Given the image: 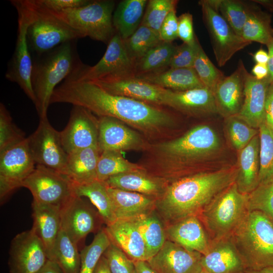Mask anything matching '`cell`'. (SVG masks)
Returning a JSON list of instances; mask_svg holds the SVG:
<instances>
[{"instance_id": "cell-1", "label": "cell", "mask_w": 273, "mask_h": 273, "mask_svg": "<svg viewBox=\"0 0 273 273\" xmlns=\"http://www.w3.org/2000/svg\"><path fill=\"white\" fill-rule=\"evenodd\" d=\"M56 103L82 107L99 117L116 118L150 135L164 131L174 122L172 114L161 106L112 94L72 73L55 88L50 103Z\"/></svg>"}, {"instance_id": "cell-2", "label": "cell", "mask_w": 273, "mask_h": 273, "mask_svg": "<svg viewBox=\"0 0 273 273\" xmlns=\"http://www.w3.org/2000/svg\"><path fill=\"white\" fill-rule=\"evenodd\" d=\"M237 166L201 171L167 184L156 198L155 209L168 225L198 215L221 192L235 182Z\"/></svg>"}, {"instance_id": "cell-3", "label": "cell", "mask_w": 273, "mask_h": 273, "mask_svg": "<svg viewBox=\"0 0 273 273\" xmlns=\"http://www.w3.org/2000/svg\"><path fill=\"white\" fill-rule=\"evenodd\" d=\"M220 146L219 139L212 127L197 125L180 137L149 145L146 171L167 184L188 175L189 170L217 151Z\"/></svg>"}, {"instance_id": "cell-4", "label": "cell", "mask_w": 273, "mask_h": 273, "mask_svg": "<svg viewBox=\"0 0 273 273\" xmlns=\"http://www.w3.org/2000/svg\"><path fill=\"white\" fill-rule=\"evenodd\" d=\"M73 41L64 43L37 56L33 62L31 82L34 104L39 119L48 117V109L55 88L71 73L79 61Z\"/></svg>"}, {"instance_id": "cell-5", "label": "cell", "mask_w": 273, "mask_h": 273, "mask_svg": "<svg viewBox=\"0 0 273 273\" xmlns=\"http://www.w3.org/2000/svg\"><path fill=\"white\" fill-rule=\"evenodd\" d=\"M231 237L247 269L273 266V223L263 213L248 210Z\"/></svg>"}, {"instance_id": "cell-6", "label": "cell", "mask_w": 273, "mask_h": 273, "mask_svg": "<svg viewBox=\"0 0 273 273\" xmlns=\"http://www.w3.org/2000/svg\"><path fill=\"white\" fill-rule=\"evenodd\" d=\"M248 194L234 182L218 194L198 215L211 241L231 236L247 211Z\"/></svg>"}, {"instance_id": "cell-7", "label": "cell", "mask_w": 273, "mask_h": 273, "mask_svg": "<svg viewBox=\"0 0 273 273\" xmlns=\"http://www.w3.org/2000/svg\"><path fill=\"white\" fill-rule=\"evenodd\" d=\"M115 4L112 0H96L77 8L49 10L83 37L88 36L108 44L116 33L113 23Z\"/></svg>"}, {"instance_id": "cell-8", "label": "cell", "mask_w": 273, "mask_h": 273, "mask_svg": "<svg viewBox=\"0 0 273 273\" xmlns=\"http://www.w3.org/2000/svg\"><path fill=\"white\" fill-rule=\"evenodd\" d=\"M33 13L27 31L30 51L41 55L67 42L83 38L78 31L55 16L38 0H29Z\"/></svg>"}, {"instance_id": "cell-9", "label": "cell", "mask_w": 273, "mask_h": 273, "mask_svg": "<svg viewBox=\"0 0 273 273\" xmlns=\"http://www.w3.org/2000/svg\"><path fill=\"white\" fill-rule=\"evenodd\" d=\"M18 13V31L14 53L5 74L6 78L18 84L26 95L35 102L31 77L33 69L27 31L33 18L29 0L10 1Z\"/></svg>"}, {"instance_id": "cell-10", "label": "cell", "mask_w": 273, "mask_h": 273, "mask_svg": "<svg viewBox=\"0 0 273 273\" xmlns=\"http://www.w3.org/2000/svg\"><path fill=\"white\" fill-rule=\"evenodd\" d=\"M72 73L86 81L132 77L135 76V62L128 56L124 40L116 32L108 43L104 55L96 65L89 66L79 60Z\"/></svg>"}, {"instance_id": "cell-11", "label": "cell", "mask_w": 273, "mask_h": 273, "mask_svg": "<svg viewBox=\"0 0 273 273\" xmlns=\"http://www.w3.org/2000/svg\"><path fill=\"white\" fill-rule=\"evenodd\" d=\"M22 187L31 193L33 201L61 208L75 194L73 184L65 175L36 165Z\"/></svg>"}, {"instance_id": "cell-12", "label": "cell", "mask_w": 273, "mask_h": 273, "mask_svg": "<svg viewBox=\"0 0 273 273\" xmlns=\"http://www.w3.org/2000/svg\"><path fill=\"white\" fill-rule=\"evenodd\" d=\"M198 4L201 8L203 20L209 33L215 60L218 65L222 67L236 53L251 42L238 35L205 0L199 1Z\"/></svg>"}, {"instance_id": "cell-13", "label": "cell", "mask_w": 273, "mask_h": 273, "mask_svg": "<svg viewBox=\"0 0 273 273\" xmlns=\"http://www.w3.org/2000/svg\"><path fill=\"white\" fill-rule=\"evenodd\" d=\"M36 164L27 138L0 153V198L3 202L16 190L22 187Z\"/></svg>"}, {"instance_id": "cell-14", "label": "cell", "mask_w": 273, "mask_h": 273, "mask_svg": "<svg viewBox=\"0 0 273 273\" xmlns=\"http://www.w3.org/2000/svg\"><path fill=\"white\" fill-rule=\"evenodd\" d=\"M27 138L36 165L65 174L68 154L63 148L60 131L52 126L48 117L39 119L37 128Z\"/></svg>"}, {"instance_id": "cell-15", "label": "cell", "mask_w": 273, "mask_h": 273, "mask_svg": "<svg viewBox=\"0 0 273 273\" xmlns=\"http://www.w3.org/2000/svg\"><path fill=\"white\" fill-rule=\"evenodd\" d=\"M48 260L43 243L31 229L18 234L12 240L8 262L10 273H37Z\"/></svg>"}, {"instance_id": "cell-16", "label": "cell", "mask_w": 273, "mask_h": 273, "mask_svg": "<svg viewBox=\"0 0 273 273\" xmlns=\"http://www.w3.org/2000/svg\"><path fill=\"white\" fill-rule=\"evenodd\" d=\"M60 132L63 148L67 154L98 147L99 119L87 109L73 106L67 124Z\"/></svg>"}, {"instance_id": "cell-17", "label": "cell", "mask_w": 273, "mask_h": 273, "mask_svg": "<svg viewBox=\"0 0 273 273\" xmlns=\"http://www.w3.org/2000/svg\"><path fill=\"white\" fill-rule=\"evenodd\" d=\"M202 254L166 240L148 263L156 273H203Z\"/></svg>"}, {"instance_id": "cell-18", "label": "cell", "mask_w": 273, "mask_h": 273, "mask_svg": "<svg viewBox=\"0 0 273 273\" xmlns=\"http://www.w3.org/2000/svg\"><path fill=\"white\" fill-rule=\"evenodd\" d=\"M123 123L113 117L99 118L98 147L101 152L147 149L149 145L140 134Z\"/></svg>"}, {"instance_id": "cell-19", "label": "cell", "mask_w": 273, "mask_h": 273, "mask_svg": "<svg viewBox=\"0 0 273 273\" xmlns=\"http://www.w3.org/2000/svg\"><path fill=\"white\" fill-rule=\"evenodd\" d=\"M201 264L203 273H244L247 269L231 236L211 241Z\"/></svg>"}, {"instance_id": "cell-20", "label": "cell", "mask_w": 273, "mask_h": 273, "mask_svg": "<svg viewBox=\"0 0 273 273\" xmlns=\"http://www.w3.org/2000/svg\"><path fill=\"white\" fill-rule=\"evenodd\" d=\"M90 81L113 95L127 97L155 106H166L167 89L135 76Z\"/></svg>"}, {"instance_id": "cell-21", "label": "cell", "mask_w": 273, "mask_h": 273, "mask_svg": "<svg viewBox=\"0 0 273 273\" xmlns=\"http://www.w3.org/2000/svg\"><path fill=\"white\" fill-rule=\"evenodd\" d=\"M60 212L61 230L77 245L96 228V215L83 197L75 195Z\"/></svg>"}, {"instance_id": "cell-22", "label": "cell", "mask_w": 273, "mask_h": 273, "mask_svg": "<svg viewBox=\"0 0 273 273\" xmlns=\"http://www.w3.org/2000/svg\"><path fill=\"white\" fill-rule=\"evenodd\" d=\"M248 72L240 60L237 69L217 85L213 92L218 113L225 118L236 115L244 100V91Z\"/></svg>"}, {"instance_id": "cell-23", "label": "cell", "mask_w": 273, "mask_h": 273, "mask_svg": "<svg viewBox=\"0 0 273 273\" xmlns=\"http://www.w3.org/2000/svg\"><path fill=\"white\" fill-rule=\"evenodd\" d=\"M270 84L267 77L259 80L249 72L247 75L243 102L235 116L257 129L265 122V103Z\"/></svg>"}, {"instance_id": "cell-24", "label": "cell", "mask_w": 273, "mask_h": 273, "mask_svg": "<svg viewBox=\"0 0 273 273\" xmlns=\"http://www.w3.org/2000/svg\"><path fill=\"white\" fill-rule=\"evenodd\" d=\"M168 240L203 255L211 241L198 215H191L167 225L165 229Z\"/></svg>"}, {"instance_id": "cell-25", "label": "cell", "mask_w": 273, "mask_h": 273, "mask_svg": "<svg viewBox=\"0 0 273 273\" xmlns=\"http://www.w3.org/2000/svg\"><path fill=\"white\" fill-rule=\"evenodd\" d=\"M166 106L191 115L218 113L213 94L206 87L184 91L167 89Z\"/></svg>"}, {"instance_id": "cell-26", "label": "cell", "mask_w": 273, "mask_h": 273, "mask_svg": "<svg viewBox=\"0 0 273 273\" xmlns=\"http://www.w3.org/2000/svg\"><path fill=\"white\" fill-rule=\"evenodd\" d=\"M32 208L31 230L43 243L48 260H52L56 241L61 230V208L34 201Z\"/></svg>"}, {"instance_id": "cell-27", "label": "cell", "mask_w": 273, "mask_h": 273, "mask_svg": "<svg viewBox=\"0 0 273 273\" xmlns=\"http://www.w3.org/2000/svg\"><path fill=\"white\" fill-rule=\"evenodd\" d=\"M111 242L119 247L133 261H148L146 245L134 222L117 219L105 229Z\"/></svg>"}, {"instance_id": "cell-28", "label": "cell", "mask_w": 273, "mask_h": 273, "mask_svg": "<svg viewBox=\"0 0 273 273\" xmlns=\"http://www.w3.org/2000/svg\"><path fill=\"white\" fill-rule=\"evenodd\" d=\"M107 190L116 220L131 219L155 209L154 197L108 186Z\"/></svg>"}, {"instance_id": "cell-29", "label": "cell", "mask_w": 273, "mask_h": 273, "mask_svg": "<svg viewBox=\"0 0 273 273\" xmlns=\"http://www.w3.org/2000/svg\"><path fill=\"white\" fill-rule=\"evenodd\" d=\"M235 183L239 191L249 194L259 185V138L258 134L238 152Z\"/></svg>"}, {"instance_id": "cell-30", "label": "cell", "mask_w": 273, "mask_h": 273, "mask_svg": "<svg viewBox=\"0 0 273 273\" xmlns=\"http://www.w3.org/2000/svg\"><path fill=\"white\" fill-rule=\"evenodd\" d=\"M109 187L136 192L156 198L167 184L163 179L143 169L126 172L109 177L105 181Z\"/></svg>"}, {"instance_id": "cell-31", "label": "cell", "mask_w": 273, "mask_h": 273, "mask_svg": "<svg viewBox=\"0 0 273 273\" xmlns=\"http://www.w3.org/2000/svg\"><path fill=\"white\" fill-rule=\"evenodd\" d=\"M101 152L98 147L76 150L68 154L65 175L74 185L97 179V168Z\"/></svg>"}, {"instance_id": "cell-32", "label": "cell", "mask_w": 273, "mask_h": 273, "mask_svg": "<svg viewBox=\"0 0 273 273\" xmlns=\"http://www.w3.org/2000/svg\"><path fill=\"white\" fill-rule=\"evenodd\" d=\"M135 76L162 88L175 91H184L205 87L193 68H169Z\"/></svg>"}, {"instance_id": "cell-33", "label": "cell", "mask_w": 273, "mask_h": 273, "mask_svg": "<svg viewBox=\"0 0 273 273\" xmlns=\"http://www.w3.org/2000/svg\"><path fill=\"white\" fill-rule=\"evenodd\" d=\"M147 3V0H123L117 5L113 14V23L123 40L140 26Z\"/></svg>"}, {"instance_id": "cell-34", "label": "cell", "mask_w": 273, "mask_h": 273, "mask_svg": "<svg viewBox=\"0 0 273 273\" xmlns=\"http://www.w3.org/2000/svg\"><path fill=\"white\" fill-rule=\"evenodd\" d=\"M130 220L134 222L143 238L149 261L159 251L166 241L165 230L153 211Z\"/></svg>"}, {"instance_id": "cell-35", "label": "cell", "mask_w": 273, "mask_h": 273, "mask_svg": "<svg viewBox=\"0 0 273 273\" xmlns=\"http://www.w3.org/2000/svg\"><path fill=\"white\" fill-rule=\"evenodd\" d=\"M73 185L75 194L80 197L87 198L96 207L106 225L116 220L105 182L97 180L84 185Z\"/></svg>"}, {"instance_id": "cell-36", "label": "cell", "mask_w": 273, "mask_h": 273, "mask_svg": "<svg viewBox=\"0 0 273 273\" xmlns=\"http://www.w3.org/2000/svg\"><path fill=\"white\" fill-rule=\"evenodd\" d=\"M242 37L245 40L267 45L273 39L271 15L257 5H251L247 20L243 27Z\"/></svg>"}, {"instance_id": "cell-37", "label": "cell", "mask_w": 273, "mask_h": 273, "mask_svg": "<svg viewBox=\"0 0 273 273\" xmlns=\"http://www.w3.org/2000/svg\"><path fill=\"white\" fill-rule=\"evenodd\" d=\"M177 46L162 41L135 62V76L157 72L169 67Z\"/></svg>"}, {"instance_id": "cell-38", "label": "cell", "mask_w": 273, "mask_h": 273, "mask_svg": "<svg viewBox=\"0 0 273 273\" xmlns=\"http://www.w3.org/2000/svg\"><path fill=\"white\" fill-rule=\"evenodd\" d=\"M78 245L61 230L55 246L53 259L63 273H79L80 254Z\"/></svg>"}, {"instance_id": "cell-39", "label": "cell", "mask_w": 273, "mask_h": 273, "mask_svg": "<svg viewBox=\"0 0 273 273\" xmlns=\"http://www.w3.org/2000/svg\"><path fill=\"white\" fill-rule=\"evenodd\" d=\"M143 166L125 159L121 152L104 151L101 152L97 168V179L105 181L109 177L126 172L143 169Z\"/></svg>"}, {"instance_id": "cell-40", "label": "cell", "mask_w": 273, "mask_h": 273, "mask_svg": "<svg viewBox=\"0 0 273 273\" xmlns=\"http://www.w3.org/2000/svg\"><path fill=\"white\" fill-rule=\"evenodd\" d=\"M161 42L158 34L142 24L129 38L124 40L128 56L135 62Z\"/></svg>"}, {"instance_id": "cell-41", "label": "cell", "mask_w": 273, "mask_h": 273, "mask_svg": "<svg viewBox=\"0 0 273 273\" xmlns=\"http://www.w3.org/2000/svg\"><path fill=\"white\" fill-rule=\"evenodd\" d=\"M259 138V185L273 181V131L263 123L258 128Z\"/></svg>"}, {"instance_id": "cell-42", "label": "cell", "mask_w": 273, "mask_h": 273, "mask_svg": "<svg viewBox=\"0 0 273 273\" xmlns=\"http://www.w3.org/2000/svg\"><path fill=\"white\" fill-rule=\"evenodd\" d=\"M111 241L105 231L100 230L92 242L80 252V267L79 273H94L96 266Z\"/></svg>"}, {"instance_id": "cell-43", "label": "cell", "mask_w": 273, "mask_h": 273, "mask_svg": "<svg viewBox=\"0 0 273 273\" xmlns=\"http://www.w3.org/2000/svg\"><path fill=\"white\" fill-rule=\"evenodd\" d=\"M252 5L239 0H221L218 13L234 31L242 37L243 27L248 17Z\"/></svg>"}, {"instance_id": "cell-44", "label": "cell", "mask_w": 273, "mask_h": 273, "mask_svg": "<svg viewBox=\"0 0 273 273\" xmlns=\"http://www.w3.org/2000/svg\"><path fill=\"white\" fill-rule=\"evenodd\" d=\"M228 137L234 149L239 151L245 148L258 134L255 129L236 116L225 118Z\"/></svg>"}, {"instance_id": "cell-45", "label": "cell", "mask_w": 273, "mask_h": 273, "mask_svg": "<svg viewBox=\"0 0 273 273\" xmlns=\"http://www.w3.org/2000/svg\"><path fill=\"white\" fill-rule=\"evenodd\" d=\"M176 0H149L141 22L159 35L161 25L168 14L176 10Z\"/></svg>"}, {"instance_id": "cell-46", "label": "cell", "mask_w": 273, "mask_h": 273, "mask_svg": "<svg viewBox=\"0 0 273 273\" xmlns=\"http://www.w3.org/2000/svg\"><path fill=\"white\" fill-rule=\"evenodd\" d=\"M193 68L204 86L212 93L225 77L223 72L210 61L201 46L198 52Z\"/></svg>"}, {"instance_id": "cell-47", "label": "cell", "mask_w": 273, "mask_h": 273, "mask_svg": "<svg viewBox=\"0 0 273 273\" xmlns=\"http://www.w3.org/2000/svg\"><path fill=\"white\" fill-rule=\"evenodd\" d=\"M26 138L13 122L5 106L0 104V153L18 144Z\"/></svg>"}, {"instance_id": "cell-48", "label": "cell", "mask_w": 273, "mask_h": 273, "mask_svg": "<svg viewBox=\"0 0 273 273\" xmlns=\"http://www.w3.org/2000/svg\"><path fill=\"white\" fill-rule=\"evenodd\" d=\"M247 207L263 213L273 223V181L258 185L248 194Z\"/></svg>"}, {"instance_id": "cell-49", "label": "cell", "mask_w": 273, "mask_h": 273, "mask_svg": "<svg viewBox=\"0 0 273 273\" xmlns=\"http://www.w3.org/2000/svg\"><path fill=\"white\" fill-rule=\"evenodd\" d=\"M103 255L111 273H135L133 261L112 242Z\"/></svg>"}, {"instance_id": "cell-50", "label": "cell", "mask_w": 273, "mask_h": 273, "mask_svg": "<svg viewBox=\"0 0 273 273\" xmlns=\"http://www.w3.org/2000/svg\"><path fill=\"white\" fill-rule=\"evenodd\" d=\"M201 46L198 39L191 44L183 43L177 46L171 60L170 68H193L198 52Z\"/></svg>"}, {"instance_id": "cell-51", "label": "cell", "mask_w": 273, "mask_h": 273, "mask_svg": "<svg viewBox=\"0 0 273 273\" xmlns=\"http://www.w3.org/2000/svg\"><path fill=\"white\" fill-rule=\"evenodd\" d=\"M178 37L184 43H194L197 38L193 29V18L190 13H185L178 17Z\"/></svg>"}, {"instance_id": "cell-52", "label": "cell", "mask_w": 273, "mask_h": 273, "mask_svg": "<svg viewBox=\"0 0 273 273\" xmlns=\"http://www.w3.org/2000/svg\"><path fill=\"white\" fill-rule=\"evenodd\" d=\"M159 36L162 41L172 42L178 37V17L176 10L171 11L162 23Z\"/></svg>"}, {"instance_id": "cell-53", "label": "cell", "mask_w": 273, "mask_h": 273, "mask_svg": "<svg viewBox=\"0 0 273 273\" xmlns=\"http://www.w3.org/2000/svg\"><path fill=\"white\" fill-rule=\"evenodd\" d=\"M39 2L49 10L60 11L84 6L90 2L89 0H38Z\"/></svg>"}, {"instance_id": "cell-54", "label": "cell", "mask_w": 273, "mask_h": 273, "mask_svg": "<svg viewBox=\"0 0 273 273\" xmlns=\"http://www.w3.org/2000/svg\"><path fill=\"white\" fill-rule=\"evenodd\" d=\"M267 126L273 131V81L269 84L265 107V122Z\"/></svg>"}, {"instance_id": "cell-55", "label": "cell", "mask_w": 273, "mask_h": 273, "mask_svg": "<svg viewBox=\"0 0 273 273\" xmlns=\"http://www.w3.org/2000/svg\"><path fill=\"white\" fill-rule=\"evenodd\" d=\"M252 75L257 79L266 78L268 75L267 64H256L252 69Z\"/></svg>"}, {"instance_id": "cell-56", "label": "cell", "mask_w": 273, "mask_h": 273, "mask_svg": "<svg viewBox=\"0 0 273 273\" xmlns=\"http://www.w3.org/2000/svg\"><path fill=\"white\" fill-rule=\"evenodd\" d=\"M268 49V60L267 66L268 70V78L270 83L273 81V39L267 45Z\"/></svg>"}, {"instance_id": "cell-57", "label": "cell", "mask_w": 273, "mask_h": 273, "mask_svg": "<svg viewBox=\"0 0 273 273\" xmlns=\"http://www.w3.org/2000/svg\"><path fill=\"white\" fill-rule=\"evenodd\" d=\"M135 273H156L146 261H133Z\"/></svg>"}, {"instance_id": "cell-58", "label": "cell", "mask_w": 273, "mask_h": 273, "mask_svg": "<svg viewBox=\"0 0 273 273\" xmlns=\"http://www.w3.org/2000/svg\"><path fill=\"white\" fill-rule=\"evenodd\" d=\"M37 273H63L55 261L48 260L43 267Z\"/></svg>"}, {"instance_id": "cell-59", "label": "cell", "mask_w": 273, "mask_h": 273, "mask_svg": "<svg viewBox=\"0 0 273 273\" xmlns=\"http://www.w3.org/2000/svg\"><path fill=\"white\" fill-rule=\"evenodd\" d=\"M256 64H267L268 60V52L263 49H259L253 55Z\"/></svg>"}, {"instance_id": "cell-60", "label": "cell", "mask_w": 273, "mask_h": 273, "mask_svg": "<svg viewBox=\"0 0 273 273\" xmlns=\"http://www.w3.org/2000/svg\"><path fill=\"white\" fill-rule=\"evenodd\" d=\"M94 273H111L103 255L99 260Z\"/></svg>"}, {"instance_id": "cell-61", "label": "cell", "mask_w": 273, "mask_h": 273, "mask_svg": "<svg viewBox=\"0 0 273 273\" xmlns=\"http://www.w3.org/2000/svg\"><path fill=\"white\" fill-rule=\"evenodd\" d=\"M251 1L260 5L269 12H273V0H252Z\"/></svg>"}, {"instance_id": "cell-62", "label": "cell", "mask_w": 273, "mask_h": 273, "mask_svg": "<svg viewBox=\"0 0 273 273\" xmlns=\"http://www.w3.org/2000/svg\"><path fill=\"white\" fill-rule=\"evenodd\" d=\"M244 273H273V266L266 267L259 269H247Z\"/></svg>"}, {"instance_id": "cell-63", "label": "cell", "mask_w": 273, "mask_h": 273, "mask_svg": "<svg viewBox=\"0 0 273 273\" xmlns=\"http://www.w3.org/2000/svg\"></svg>"}]
</instances>
